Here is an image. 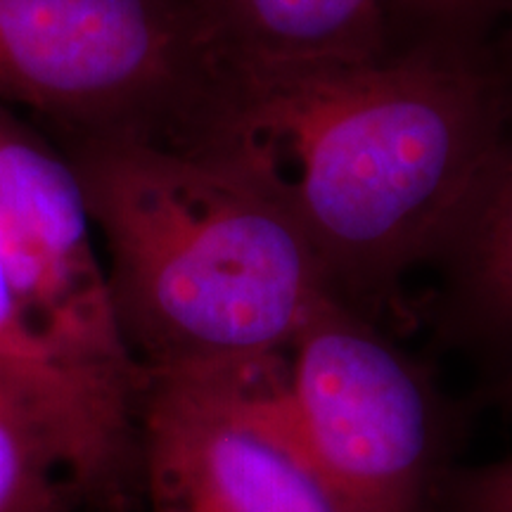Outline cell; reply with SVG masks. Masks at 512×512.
<instances>
[{
  "label": "cell",
  "instance_id": "cell-1",
  "mask_svg": "<svg viewBox=\"0 0 512 512\" xmlns=\"http://www.w3.org/2000/svg\"><path fill=\"white\" fill-rule=\"evenodd\" d=\"M510 121L491 43L427 41L363 62H219L171 145L264 192L356 309L434 259Z\"/></svg>",
  "mask_w": 512,
  "mask_h": 512
},
{
  "label": "cell",
  "instance_id": "cell-2",
  "mask_svg": "<svg viewBox=\"0 0 512 512\" xmlns=\"http://www.w3.org/2000/svg\"><path fill=\"white\" fill-rule=\"evenodd\" d=\"M64 155L105 240L119 328L145 370L285 356L335 297L302 230L221 164L147 138L79 140Z\"/></svg>",
  "mask_w": 512,
  "mask_h": 512
},
{
  "label": "cell",
  "instance_id": "cell-3",
  "mask_svg": "<svg viewBox=\"0 0 512 512\" xmlns=\"http://www.w3.org/2000/svg\"><path fill=\"white\" fill-rule=\"evenodd\" d=\"M219 57L195 0H0V107L64 143H171Z\"/></svg>",
  "mask_w": 512,
  "mask_h": 512
},
{
  "label": "cell",
  "instance_id": "cell-4",
  "mask_svg": "<svg viewBox=\"0 0 512 512\" xmlns=\"http://www.w3.org/2000/svg\"><path fill=\"white\" fill-rule=\"evenodd\" d=\"M138 470L145 512H349L294 427L287 354L145 370Z\"/></svg>",
  "mask_w": 512,
  "mask_h": 512
},
{
  "label": "cell",
  "instance_id": "cell-5",
  "mask_svg": "<svg viewBox=\"0 0 512 512\" xmlns=\"http://www.w3.org/2000/svg\"><path fill=\"white\" fill-rule=\"evenodd\" d=\"M287 403L349 512H434L444 420L430 380L361 311L330 297L287 351Z\"/></svg>",
  "mask_w": 512,
  "mask_h": 512
},
{
  "label": "cell",
  "instance_id": "cell-6",
  "mask_svg": "<svg viewBox=\"0 0 512 512\" xmlns=\"http://www.w3.org/2000/svg\"><path fill=\"white\" fill-rule=\"evenodd\" d=\"M93 228L67 155L0 107V256L19 309L69 373L138 413L145 370L119 328Z\"/></svg>",
  "mask_w": 512,
  "mask_h": 512
},
{
  "label": "cell",
  "instance_id": "cell-7",
  "mask_svg": "<svg viewBox=\"0 0 512 512\" xmlns=\"http://www.w3.org/2000/svg\"><path fill=\"white\" fill-rule=\"evenodd\" d=\"M0 389L46 434L81 512H138V413L83 384L38 342L0 256Z\"/></svg>",
  "mask_w": 512,
  "mask_h": 512
},
{
  "label": "cell",
  "instance_id": "cell-8",
  "mask_svg": "<svg viewBox=\"0 0 512 512\" xmlns=\"http://www.w3.org/2000/svg\"><path fill=\"white\" fill-rule=\"evenodd\" d=\"M219 62H363L394 48L382 0H195Z\"/></svg>",
  "mask_w": 512,
  "mask_h": 512
},
{
  "label": "cell",
  "instance_id": "cell-9",
  "mask_svg": "<svg viewBox=\"0 0 512 512\" xmlns=\"http://www.w3.org/2000/svg\"><path fill=\"white\" fill-rule=\"evenodd\" d=\"M434 259L453 335L512 356V121Z\"/></svg>",
  "mask_w": 512,
  "mask_h": 512
},
{
  "label": "cell",
  "instance_id": "cell-10",
  "mask_svg": "<svg viewBox=\"0 0 512 512\" xmlns=\"http://www.w3.org/2000/svg\"><path fill=\"white\" fill-rule=\"evenodd\" d=\"M0 512H81L46 434L0 389Z\"/></svg>",
  "mask_w": 512,
  "mask_h": 512
},
{
  "label": "cell",
  "instance_id": "cell-11",
  "mask_svg": "<svg viewBox=\"0 0 512 512\" xmlns=\"http://www.w3.org/2000/svg\"><path fill=\"white\" fill-rule=\"evenodd\" d=\"M394 46L451 43L489 46L512 0H382Z\"/></svg>",
  "mask_w": 512,
  "mask_h": 512
},
{
  "label": "cell",
  "instance_id": "cell-12",
  "mask_svg": "<svg viewBox=\"0 0 512 512\" xmlns=\"http://www.w3.org/2000/svg\"><path fill=\"white\" fill-rule=\"evenodd\" d=\"M446 505L448 512H512V458L458 475Z\"/></svg>",
  "mask_w": 512,
  "mask_h": 512
},
{
  "label": "cell",
  "instance_id": "cell-13",
  "mask_svg": "<svg viewBox=\"0 0 512 512\" xmlns=\"http://www.w3.org/2000/svg\"><path fill=\"white\" fill-rule=\"evenodd\" d=\"M491 48H494V55L498 64H501L505 79L510 83V93H512V8L505 17V22L498 29V34L491 41Z\"/></svg>",
  "mask_w": 512,
  "mask_h": 512
},
{
  "label": "cell",
  "instance_id": "cell-14",
  "mask_svg": "<svg viewBox=\"0 0 512 512\" xmlns=\"http://www.w3.org/2000/svg\"><path fill=\"white\" fill-rule=\"evenodd\" d=\"M494 396L505 411L512 415V368L501 377V380H498V384L494 387Z\"/></svg>",
  "mask_w": 512,
  "mask_h": 512
}]
</instances>
